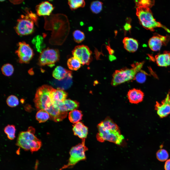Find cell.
Masks as SVG:
<instances>
[{
  "label": "cell",
  "mask_w": 170,
  "mask_h": 170,
  "mask_svg": "<svg viewBox=\"0 0 170 170\" xmlns=\"http://www.w3.org/2000/svg\"><path fill=\"white\" fill-rule=\"evenodd\" d=\"M53 88L47 85L38 88L36 93L34 102L37 110H45L49 114L51 119L55 122H59L66 117L68 112L60 111L53 104L50 95Z\"/></svg>",
  "instance_id": "6da1fadb"
},
{
  "label": "cell",
  "mask_w": 170,
  "mask_h": 170,
  "mask_svg": "<svg viewBox=\"0 0 170 170\" xmlns=\"http://www.w3.org/2000/svg\"><path fill=\"white\" fill-rule=\"evenodd\" d=\"M35 130L29 127L26 131L22 132L19 134L16 145L26 151L30 150L32 153L38 151L42 146V142L34 135Z\"/></svg>",
  "instance_id": "7a4b0ae2"
},
{
  "label": "cell",
  "mask_w": 170,
  "mask_h": 170,
  "mask_svg": "<svg viewBox=\"0 0 170 170\" xmlns=\"http://www.w3.org/2000/svg\"><path fill=\"white\" fill-rule=\"evenodd\" d=\"M136 14L140 23L145 29L151 31H153L155 28L161 27L170 33V30L169 29L156 20L150 8L142 7H137L136 8Z\"/></svg>",
  "instance_id": "3957f363"
},
{
  "label": "cell",
  "mask_w": 170,
  "mask_h": 170,
  "mask_svg": "<svg viewBox=\"0 0 170 170\" xmlns=\"http://www.w3.org/2000/svg\"><path fill=\"white\" fill-rule=\"evenodd\" d=\"M144 62L137 63L130 68L115 71L112 76L111 85L115 86L126 82L135 79L136 74L141 70Z\"/></svg>",
  "instance_id": "277c9868"
},
{
  "label": "cell",
  "mask_w": 170,
  "mask_h": 170,
  "mask_svg": "<svg viewBox=\"0 0 170 170\" xmlns=\"http://www.w3.org/2000/svg\"><path fill=\"white\" fill-rule=\"evenodd\" d=\"M88 150L85 145V139L82 140L81 143L72 147L69 154L70 157L68 163L64 165L59 170L72 168L79 162L86 159V152Z\"/></svg>",
  "instance_id": "5b68a950"
},
{
  "label": "cell",
  "mask_w": 170,
  "mask_h": 170,
  "mask_svg": "<svg viewBox=\"0 0 170 170\" xmlns=\"http://www.w3.org/2000/svg\"><path fill=\"white\" fill-rule=\"evenodd\" d=\"M97 127L98 132L96 135V138L99 141L102 142L108 141L119 145H121L123 144L124 137L120 131L114 132L107 130L100 123L98 124Z\"/></svg>",
  "instance_id": "8992f818"
},
{
  "label": "cell",
  "mask_w": 170,
  "mask_h": 170,
  "mask_svg": "<svg viewBox=\"0 0 170 170\" xmlns=\"http://www.w3.org/2000/svg\"><path fill=\"white\" fill-rule=\"evenodd\" d=\"M59 58L58 50L49 48L44 49L40 53L38 64L40 66L47 65L51 67L59 60Z\"/></svg>",
  "instance_id": "52a82bcc"
},
{
  "label": "cell",
  "mask_w": 170,
  "mask_h": 170,
  "mask_svg": "<svg viewBox=\"0 0 170 170\" xmlns=\"http://www.w3.org/2000/svg\"><path fill=\"white\" fill-rule=\"evenodd\" d=\"M34 23V22L33 20L26 13L25 15H21L17 19L14 29L17 33L19 35L30 34L33 31Z\"/></svg>",
  "instance_id": "ba28073f"
},
{
  "label": "cell",
  "mask_w": 170,
  "mask_h": 170,
  "mask_svg": "<svg viewBox=\"0 0 170 170\" xmlns=\"http://www.w3.org/2000/svg\"><path fill=\"white\" fill-rule=\"evenodd\" d=\"M72 52L73 57L83 65L89 64L91 60L92 52L87 46L84 45L76 46Z\"/></svg>",
  "instance_id": "9c48e42d"
},
{
  "label": "cell",
  "mask_w": 170,
  "mask_h": 170,
  "mask_svg": "<svg viewBox=\"0 0 170 170\" xmlns=\"http://www.w3.org/2000/svg\"><path fill=\"white\" fill-rule=\"evenodd\" d=\"M18 48L16 51L20 63H28L33 58V51L29 45L24 42H20L18 44Z\"/></svg>",
  "instance_id": "30bf717a"
},
{
  "label": "cell",
  "mask_w": 170,
  "mask_h": 170,
  "mask_svg": "<svg viewBox=\"0 0 170 170\" xmlns=\"http://www.w3.org/2000/svg\"><path fill=\"white\" fill-rule=\"evenodd\" d=\"M170 40V37L163 36L155 33L149 39L148 44L150 48L154 51L159 50L162 45H166Z\"/></svg>",
  "instance_id": "8fae6325"
},
{
  "label": "cell",
  "mask_w": 170,
  "mask_h": 170,
  "mask_svg": "<svg viewBox=\"0 0 170 170\" xmlns=\"http://www.w3.org/2000/svg\"><path fill=\"white\" fill-rule=\"evenodd\" d=\"M170 93L169 92L165 98L161 103L157 102L155 105L157 113L161 118L165 117L170 114V104L169 101Z\"/></svg>",
  "instance_id": "7c38bea8"
},
{
  "label": "cell",
  "mask_w": 170,
  "mask_h": 170,
  "mask_svg": "<svg viewBox=\"0 0 170 170\" xmlns=\"http://www.w3.org/2000/svg\"><path fill=\"white\" fill-rule=\"evenodd\" d=\"M79 105V103L76 101L70 99H66L63 102H58L55 104L59 109L64 112L75 110L78 107Z\"/></svg>",
  "instance_id": "4fadbf2b"
},
{
  "label": "cell",
  "mask_w": 170,
  "mask_h": 170,
  "mask_svg": "<svg viewBox=\"0 0 170 170\" xmlns=\"http://www.w3.org/2000/svg\"><path fill=\"white\" fill-rule=\"evenodd\" d=\"M67 95V93L63 89H56L53 88L51 89L50 94L52 102L55 106V104L57 102H64L66 99Z\"/></svg>",
  "instance_id": "5bb4252c"
},
{
  "label": "cell",
  "mask_w": 170,
  "mask_h": 170,
  "mask_svg": "<svg viewBox=\"0 0 170 170\" xmlns=\"http://www.w3.org/2000/svg\"><path fill=\"white\" fill-rule=\"evenodd\" d=\"M54 8L53 5L48 1L43 2L37 5L36 10L39 16L49 15Z\"/></svg>",
  "instance_id": "9a60e30c"
},
{
  "label": "cell",
  "mask_w": 170,
  "mask_h": 170,
  "mask_svg": "<svg viewBox=\"0 0 170 170\" xmlns=\"http://www.w3.org/2000/svg\"><path fill=\"white\" fill-rule=\"evenodd\" d=\"M127 96L130 103L137 104L143 100L144 94L140 89H133L129 90Z\"/></svg>",
  "instance_id": "2e32d148"
},
{
  "label": "cell",
  "mask_w": 170,
  "mask_h": 170,
  "mask_svg": "<svg viewBox=\"0 0 170 170\" xmlns=\"http://www.w3.org/2000/svg\"><path fill=\"white\" fill-rule=\"evenodd\" d=\"M72 130L74 135L82 140L85 139L86 138L88 128L82 122H79L73 125Z\"/></svg>",
  "instance_id": "e0dca14e"
},
{
  "label": "cell",
  "mask_w": 170,
  "mask_h": 170,
  "mask_svg": "<svg viewBox=\"0 0 170 170\" xmlns=\"http://www.w3.org/2000/svg\"><path fill=\"white\" fill-rule=\"evenodd\" d=\"M155 59L158 66L164 67L168 66L170 65V52L164 51L163 54L156 55Z\"/></svg>",
  "instance_id": "ac0fdd59"
},
{
  "label": "cell",
  "mask_w": 170,
  "mask_h": 170,
  "mask_svg": "<svg viewBox=\"0 0 170 170\" xmlns=\"http://www.w3.org/2000/svg\"><path fill=\"white\" fill-rule=\"evenodd\" d=\"M125 49L128 51L134 52L137 50L138 43L137 40L133 38L125 37L123 40Z\"/></svg>",
  "instance_id": "d6986e66"
},
{
  "label": "cell",
  "mask_w": 170,
  "mask_h": 170,
  "mask_svg": "<svg viewBox=\"0 0 170 170\" xmlns=\"http://www.w3.org/2000/svg\"><path fill=\"white\" fill-rule=\"evenodd\" d=\"M52 76L55 79L61 81L68 76L72 75L71 72L61 66H58L53 71Z\"/></svg>",
  "instance_id": "ffe728a7"
},
{
  "label": "cell",
  "mask_w": 170,
  "mask_h": 170,
  "mask_svg": "<svg viewBox=\"0 0 170 170\" xmlns=\"http://www.w3.org/2000/svg\"><path fill=\"white\" fill-rule=\"evenodd\" d=\"M100 123L107 130L114 132L120 131L118 126L110 117H106Z\"/></svg>",
  "instance_id": "44dd1931"
},
{
  "label": "cell",
  "mask_w": 170,
  "mask_h": 170,
  "mask_svg": "<svg viewBox=\"0 0 170 170\" xmlns=\"http://www.w3.org/2000/svg\"><path fill=\"white\" fill-rule=\"evenodd\" d=\"M82 116L81 111L75 109L69 112L68 118L71 123L75 124L79 122L81 119Z\"/></svg>",
  "instance_id": "7402d4cb"
},
{
  "label": "cell",
  "mask_w": 170,
  "mask_h": 170,
  "mask_svg": "<svg viewBox=\"0 0 170 170\" xmlns=\"http://www.w3.org/2000/svg\"><path fill=\"white\" fill-rule=\"evenodd\" d=\"M81 64L80 61L74 57L69 59L67 63V65L69 69L74 71L78 69L81 67Z\"/></svg>",
  "instance_id": "603a6c76"
},
{
  "label": "cell",
  "mask_w": 170,
  "mask_h": 170,
  "mask_svg": "<svg viewBox=\"0 0 170 170\" xmlns=\"http://www.w3.org/2000/svg\"><path fill=\"white\" fill-rule=\"evenodd\" d=\"M50 117L48 113L43 109L39 110L36 113V120L39 123L46 122L49 119Z\"/></svg>",
  "instance_id": "cb8c5ba5"
},
{
  "label": "cell",
  "mask_w": 170,
  "mask_h": 170,
  "mask_svg": "<svg viewBox=\"0 0 170 170\" xmlns=\"http://www.w3.org/2000/svg\"><path fill=\"white\" fill-rule=\"evenodd\" d=\"M68 4L71 9L74 10L80 7H83L85 5V2L83 0H69Z\"/></svg>",
  "instance_id": "d4e9b609"
},
{
  "label": "cell",
  "mask_w": 170,
  "mask_h": 170,
  "mask_svg": "<svg viewBox=\"0 0 170 170\" xmlns=\"http://www.w3.org/2000/svg\"><path fill=\"white\" fill-rule=\"evenodd\" d=\"M16 129L15 126L13 125H8L4 128V131L7 135L8 138L10 140H13L15 138Z\"/></svg>",
  "instance_id": "484cf974"
},
{
  "label": "cell",
  "mask_w": 170,
  "mask_h": 170,
  "mask_svg": "<svg viewBox=\"0 0 170 170\" xmlns=\"http://www.w3.org/2000/svg\"><path fill=\"white\" fill-rule=\"evenodd\" d=\"M102 2L98 1L92 2L91 4L90 7L91 11L94 13H99L102 10Z\"/></svg>",
  "instance_id": "4316f807"
},
{
  "label": "cell",
  "mask_w": 170,
  "mask_h": 170,
  "mask_svg": "<svg viewBox=\"0 0 170 170\" xmlns=\"http://www.w3.org/2000/svg\"><path fill=\"white\" fill-rule=\"evenodd\" d=\"M32 42L35 45L37 51L40 53L43 47L42 38L41 36H37L33 38Z\"/></svg>",
  "instance_id": "83f0119b"
},
{
  "label": "cell",
  "mask_w": 170,
  "mask_h": 170,
  "mask_svg": "<svg viewBox=\"0 0 170 170\" xmlns=\"http://www.w3.org/2000/svg\"><path fill=\"white\" fill-rule=\"evenodd\" d=\"M2 73L7 76H11L13 74L14 71L13 66L9 64H7L4 65L1 68Z\"/></svg>",
  "instance_id": "f1b7e54d"
},
{
  "label": "cell",
  "mask_w": 170,
  "mask_h": 170,
  "mask_svg": "<svg viewBox=\"0 0 170 170\" xmlns=\"http://www.w3.org/2000/svg\"><path fill=\"white\" fill-rule=\"evenodd\" d=\"M135 2L137 7H142L150 8L154 5L155 2L154 0H136Z\"/></svg>",
  "instance_id": "f546056e"
},
{
  "label": "cell",
  "mask_w": 170,
  "mask_h": 170,
  "mask_svg": "<svg viewBox=\"0 0 170 170\" xmlns=\"http://www.w3.org/2000/svg\"><path fill=\"white\" fill-rule=\"evenodd\" d=\"M74 39L76 42L79 43L82 42L85 39V36L84 33L80 30H76L73 33Z\"/></svg>",
  "instance_id": "4dcf8cb0"
},
{
  "label": "cell",
  "mask_w": 170,
  "mask_h": 170,
  "mask_svg": "<svg viewBox=\"0 0 170 170\" xmlns=\"http://www.w3.org/2000/svg\"><path fill=\"white\" fill-rule=\"evenodd\" d=\"M157 159L161 162L166 160L169 157V154L167 151L164 149H161L158 151L156 154Z\"/></svg>",
  "instance_id": "1f68e13d"
},
{
  "label": "cell",
  "mask_w": 170,
  "mask_h": 170,
  "mask_svg": "<svg viewBox=\"0 0 170 170\" xmlns=\"http://www.w3.org/2000/svg\"><path fill=\"white\" fill-rule=\"evenodd\" d=\"M8 105L11 107H14L19 104V102L18 98L15 96L11 95L8 96L6 100Z\"/></svg>",
  "instance_id": "d6a6232c"
},
{
  "label": "cell",
  "mask_w": 170,
  "mask_h": 170,
  "mask_svg": "<svg viewBox=\"0 0 170 170\" xmlns=\"http://www.w3.org/2000/svg\"><path fill=\"white\" fill-rule=\"evenodd\" d=\"M136 75L135 78L136 81L138 82L142 83L144 82L146 79V73L144 71L141 70Z\"/></svg>",
  "instance_id": "836d02e7"
},
{
  "label": "cell",
  "mask_w": 170,
  "mask_h": 170,
  "mask_svg": "<svg viewBox=\"0 0 170 170\" xmlns=\"http://www.w3.org/2000/svg\"><path fill=\"white\" fill-rule=\"evenodd\" d=\"M164 168L165 170H170V159L167 160L165 162Z\"/></svg>",
  "instance_id": "e575fe53"
},
{
  "label": "cell",
  "mask_w": 170,
  "mask_h": 170,
  "mask_svg": "<svg viewBox=\"0 0 170 170\" xmlns=\"http://www.w3.org/2000/svg\"><path fill=\"white\" fill-rule=\"evenodd\" d=\"M131 26L130 24L128 23H126L124 26V30L126 31L130 30L131 28Z\"/></svg>",
  "instance_id": "d590c367"
},
{
  "label": "cell",
  "mask_w": 170,
  "mask_h": 170,
  "mask_svg": "<svg viewBox=\"0 0 170 170\" xmlns=\"http://www.w3.org/2000/svg\"><path fill=\"white\" fill-rule=\"evenodd\" d=\"M107 49L108 50L109 52L112 54L114 52L113 50L111 49L109 46H107Z\"/></svg>",
  "instance_id": "8d00e7d4"
},
{
  "label": "cell",
  "mask_w": 170,
  "mask_h": 170,
  "mask_svg": "<svg viewBox=\"0 0 170 170\" xmlns=\"http://www.w3.org/2000/svg\"><path fill=\"white\" fill-rule=\"evenodd\" d=\"M169 104H170V96L169 97Z\"/></svg>",
  "instance_id": "74e56055"
}]
</instances>
